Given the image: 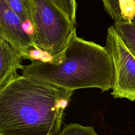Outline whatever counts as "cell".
Returning a JSON list of instances; mask_svg holds the SVG:
<instances>
[{"instance_id":"3957f363","label":"cell","mask_w":135,"mask_h":135,"mask_svg":"<svg viewBox=\"0 0 135 135\" xmlns=\"http://www.w3.org/2000/svg\"><path fill=\"white\" fill-rule=\"evenodd\" d=\"M34 44L57 64L76 32L75 24L51 0H25Z\"/></svg>"},{"instance_id":"ba28073f","label":"cell","mask_w":135,"mask_h":135,"mask_svg":"<svg viewBox=\"0 0 135 135\" xmlns=\"http://www.w3.org/2000/svg\"><path fill=\"white\" fill-rule=\"evenodd\" d=\"M113 26L125 45L135 56V20L128 22H114Z\"/></svg>"},{"instance_id":"30bf717a","label":"cell","mask_w":135,"mask_h":135,"mask_svg":"<svg viewBox=\"0 0 135 135\" xmlns=\"http://www.w3.org/2000/svg\"><path fill=\"white\" fill-rule=\"evenodd\" d=\"M56 135H99L93 127L83 126L78 123H70Z\"/></svg>"},{"instance_id":"8992f818","label":"cell","mask_w":135,"mask_h":135,"mask_svg":"<svg viewBox=\"0 0 135 135\" xmlns=\"http://www.w3.org/2000/svg\"><path fill=\"white\" fill-rule=\"evenodd\" d=\"M23 56L8 41L0 36V89L24 65Z\"/></svg>"},{"instance_id":"277c9868","label":"cell","mask_w":135,"mask_h":135,"mask_svg":"<svg viewBox=\"0 0 135 135\" xmlns=\"http://www.w3.org/2000/svg\"><path fill=\"white\" fill-rule=\"evenodd\" d=\"M105 47L113 64L112 91L114 98L135 100V56L125 45L113 26L108 28Z\"/></svg>"},{"instance_id":"8fae6325","label":"cell","mask_w":135,"mask_h":135,"mask_svg":"<svg viewBox=\"0 0 135 135\" xmlns=\"http://www.w3.org/2000/svg\"><path fill=\"white\" fill-rule=\"evenodd\" d=\"M69 18L71 21L76 24L77 3L76 0H51Z\"/></svg>"},{"instance_id":"6da1fadb","label":"cell","mask_w":135,"mask_h":135,"mask_svg":"<svg viewBox=\"0 0 135 135\" xmlns=\"http://www.w3.org/2000/svg\"><path fill=\"white\" fill-rule=\"evenodd\" d=\"M74 91L16 73L0 89V135L57 134Z\"/></svg>"},{"instance_id":"7a4b0ae2","label":"cell","mask_w":135,"mask_h":135,"mask_svg":"<svg viewBox=\"0 0 135 135\" xmlns=\"http://www.w3.org/2000/svg\"><path fill=\"white\" fill-rule=\"evenodd\" d=\"M21 70L23 76L73 91L89 88L108 91L114 78L113 62L106 47L78 37L76 32L58 63L34 60Z\"/></svg>"},{"instance_id":"52a82bcc","label":"cell","mask_w":135,"mask_h":135,"mask_svg":"<svg viewBox=\"0 0 135 135\" xmlns=\"http://www.w3.org/2000/svg\"><path fill=\"white\" fill-rule=\"evenodd\" d=\"M106 12L114 22L135 20V0H101Z\"/></svg>"},{"instance_id":"5b68a950","label":"cell","mask_w":135,"mask_h":135,"mask_svg":"<svg viewBox=\"0 0 135 135\" xmlns=\"http://www.w3.org/2000/svg\"><path fill=\"white\" fill-rule=\"evenodd\" d=\"M0 36L8 41L26 59L30 50L36 45L17 15L6 0H0Z\"/></svg>"},{"instance_id":"9c48e42d","label":"cell","mask_w":135,"mask_h":135,"mask_svg":"<svg viewBox=\"0 0 135 135\" xmlns=\"http://www.w3.org/2000/svg\"><path fill=\"white\" fill-rule=\"evenodd\" d=\"M6 1L13 11L20 18L27 32L33 37V31L31 23V19L25 0H6Z\"/></svg>"}]
</instances>
